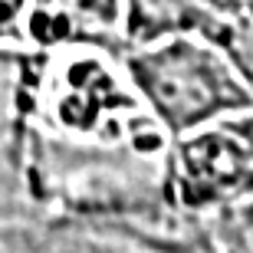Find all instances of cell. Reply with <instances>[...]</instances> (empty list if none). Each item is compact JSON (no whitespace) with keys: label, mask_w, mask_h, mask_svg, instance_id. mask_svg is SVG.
Segmentation results:
<instances>
[{"label":"cell","mask_w":253,"mask_h":253,"mask_svg":"<svg viewBox=\"0 0 253 253\" xmlns=\"http://www.w3.org/2000/svg\"><path fill=\"white\" fill-rule=\"evenodd\" d=\"M0 115L76 145L168 138L145 112L122 53L105 46H0Z\"/></svg>","instance_id":"1"},{"label":"cell","mask_w":253,"mask_h":253,"mask_svg":"<svg viewBox=\"0 0 253 253\" xmlns=\"http://www.w3.org/2000/svg\"><path fill=\"white\" fill-rule=\"evenodd\" d=\"M145 112L171 141L240 115L253 105V85L237 66L194 33L155 40L122 53Z\"/></svg>","instance_id":"2"},{"label":"cell","mask_w":253,"mask_h":253,"mask_svg":"<svg viewBox=\"0 0 253 253\" xmlns=\"http://www.w3.org/2000/svg\"><path fill=\"white\" fill-rule=\"evenodd\" d=\"M171 191L191 214L211 217L253 197V109L171 141Z\"/></svg>","instance_id":"3"},{"label":"cell","mask_w":253,"mask_h":253,"mask_svg":"<svg viewBox=\"0 0 253 253\" xmlns=\"http://www.w3.org/2000/svg\"><path fill=\"white\" fill-rule=\"evenodd\" d=\"M0 253H151L135 240L59 214L0 217Z\"/></svg>","instance_id":"4"},{"label":"cell","mask_w":253,"mask_h":253,"mask_svg":"<svg viewBox=\"0 0 253 253\" xmlns=\"http://www.w3.org/2000/svg\"><path fill=\"white\" fill-rule=\"evenodd\" d=\"M181 30L220 49L253 85V3H181Z\"/></svg>","instance_id":"5"},{"label":"cell","mask_w":253,"mask_h":253,"mask_svg":"<svg viewBox=\"0 0 253 253\" xmlns=\"http://www.w3.org/2000/svg\"><path fill=\"white\" fill-rule=\"evenodd\" d=\"M217 253H253V197L211 217Z\"/></svg>","instance_id":"6"},{"label":"cell","mask_w":253,"mask_h":253,"mask_svg":"<svg viewBox=\"0 0 253 253\" xmlns=\"http://www.w3.org/2000/svg\"><path fill=\"white\" fill-rule=\"evenodd\" d=\"M250 109H253V105H250Z\"/></svg>","instance_id":"7"}]
</instances>
